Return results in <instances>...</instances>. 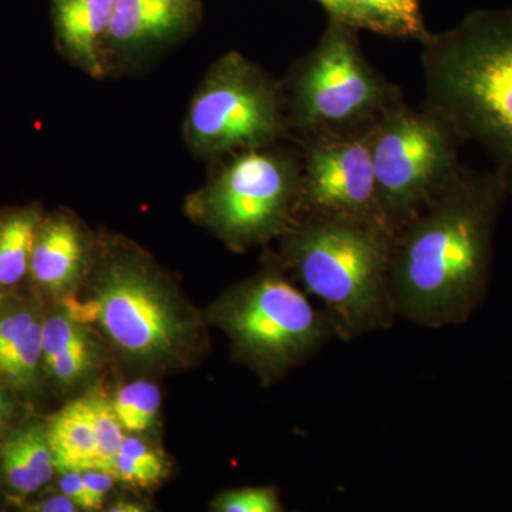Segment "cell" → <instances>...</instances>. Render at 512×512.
<instances>
[{
    "instance_id": "e0dca14e",
    "label": "cell",
    "mask_w": 512,
    "mask_h": 512,
    "mask_svg": "<svg viewBox=\"0 0 512 512\" xmlns=\"http://www.w3.org/2000/svg\"><path fill=\"white\" fill-rule=\"evenodd\" d=\"M353 26L377 35L424 43L431 33L420 0H348Z\"/></svg>"
},
{
    "instance_id": "4fadbf2b",
    "label": "cell",
    "mask_w": 512,
    "mask_h": 512,
    "mask_svg": "<svg viewBox=\"0 0 512 512\" xmlns=\"http://www.w3.org/2000/svg\"><path fill=\"white\" fill-rule=\"evenodd\" d=\"M89 256V238L76 218L67 212L47 215L37 229L29 282L37 293L63 298L82 278Z\"/></svg>"
},
{
    "instance_id": "8992f818",
    "label": "cell",
    "mask_w": 512,
    "mask_h": 512,
    "mask_svg": "<svg viewBox=\"0 0 512 512\" xmlns=\"http://www.w3.org/2000/svg\"><path fill=\"white\" fill-rule=\"evenodd\" d=\"M284 271L274 262L228 292L212 312L239 359L265 382L308 362L336 338L326 312L315 308Z\"/></svg>"
},
{
    "instance_id": "83f0119b",
    "label": "cell",
    "mask_w": 512,
    "mask_h": 512,
    "mask_svg": "<svg viewBox=\"0 0 512 512\" xmlns=\"http://www.w3.org/2000/svg\"><path fill=\"white\" fill-rule=\"evenodd\" d=\"M111 512H140L144 511V508H140V505L134 503H128V501H120V503H116L111 505L109 508Z\"/></svg>"
},
{
    "instance_id": "277c9868",
    "label": "cell",
    "mask_w": 512,
    "mask_h": 512,
    "mask_svg": "<svg viewBox=\"0 0 512 512\" xmlns=\"http://www.w3.org/2000/svg\"><path fill=\"white\" fill-rule=\"evenodd\" d=\"M281 87L296 144L363 136L404 103L400 87L367 62L359 29L332 19Z\"/></svg>"
},
{
    "instance_id": "5bb4252c",
    "label": "cell",
    "mask_w": 512,
    "mask_h": 512,
    "mask_svg": "<svg viewBox=\"0 0 512 512\" xmlns=\"http://www.w3.org/2000/svg\"><path fill=\"white\" fill-rule=\"evenodd\" d=\"M116 0H50L56 39L64 56L94 79L109 72L106 39Z\"/></svg>"
},
{
    "instance_id": "7a4b0ae2",
    "label": "cell",
    "mask_w": 512,
    "mask_h": 512,
    "mask_svg": "<svg viewBox=\"0 0 512 512\" xmlns=\"http://www.w3.org/2000/svg\"><path fill=\"white\" fill-rule=\"evenodd\" d=\"M421 46L424 106L483 148L512 195V9L468 13Z\"/></svg>"
},
{
    "instance_id": "9a60e30c",
    "label": "cell",
    "mask_w": 512,
    "mask_h": 512,
    "mask_svg": "<svg viewBox=\"0 0 512 512\" xmlns=\"http://www.w3.org/2000/svg\"><path fill=\"white\" fill-rule=\"evenodd\" d=\"M57 471L89 470L99 464V446L89 397L74 400L47 420Z\"/></svg>"
},
{
    "instance_id": "52a82bcc",
    "label": "cell",
    "mask_w": 512,
    "mask_h": 512,
    "mask_svg": "<svg viewBox=\"0 0 512 512\" xmlns=\"http://www.w3.org/2000/svg\"><path fill=\"white\" fill-rule=\"evenodd\" d=\"M184 137L194 156L210 163L288 140L281 83L242 53H227L194 93Z\"/></svg>"
},
{
    "instance_id": "4316f807",
    "label": "cell",
    "mask_w": 512,
    "mask_h": 512,
    "mask_svg": "<svg viewBox=\"0 0 512 512\" xmlns=\"http://www.w3.org/2000/svg\"><path fill=\"white\" fill-rule=\"evenodd\" d=\"M328 13L329 19L353 26L348 0H316ZM355 28V26H353Z\"/></svg>"
},
{
    "instance_id": "7c38bea8",
    "label": "cell",
    "mask_w": 512,
    "mask_h": 512,
    "mask_svg": "<svg viewBox=\"0 0 512 512\" xmlns=\"http://www.w3.org/2000/svg\"><path fill=\"white\" fill-rule=\"evenodd\" d=\"M35 296L0 295V383L29 402L45 382L43 322Z\"/></svg>"
},
{
    "instance_id": "ffe728a7",
    "label": "cell",
    "mask_w": 512,
    "mask_h": 512,
    "mask_svg": "<svg viewBox=\"0 0 512 512\" xmlns=\"http://www.w3.org/2000/svg\"><path fill=\"white\" fill-rule=\"evenodd\" d=\"M96 359V350L89 336L55 356L43 360L46 379L62 389H69L90 372Z\"/></svg>"
},
{
    "instance_id": "ac0fdd59",
    "label": "cell",
    "mask_w": 512,
    "mask_h": 512,
    "mask_svg": "<svg viewBox=\"0 0 512 512\" xmlns=\"http://www.w3.org/2000/svg\"><path fill=\"white\" fill-rule=\"evenodd\" d=\"M167 471V463L160 453L134 436L124 437L111 468L116 480L136 487L160 483L167 476Z\"/></svg>"
},
{
    "instance_id": "484cf974",
    "label": "cell",
    "mask_w": 512,
    "mask_h": 512,
    "mask_svg": "<svg viewBox=\"0 0 512 512\" xmlns=\"http://www.w3.org/2000/svg\"><path fill=\"white\" fill-rule=\"evenodd\" d=\"M26 510L37 512H74L79 510V505L74 503L72 498L60 493L40 498L36 503L28 504Z\"/></svg>"
},
{
    "instance_id": "6da1fadb",
    "label": "cell",
    "mask_w": 512,
    "mask_h": 512,
    "mask_svg": "<svg viewBox=\"0 0 512 512\" xmlns=\"http://www.w3.org/2000/svg\"><path fill=\"white\" fill-rule=\"evenodd\" d=\"M494 171L457 177L394 234L390 286L396 315L420 328L461 325L490 289L494 234L505 198Z\"/></svg>"
},
{
    "instance_id": "9c48e42d",
    "label": "cell",
    "mask_w": 512,
    "mask_h": 512,
    "mask_svg": "<svg viewBox=\"0 0 512 512\" xmlns=\"http://www.w3.org/2000/svg\"><path fill=\"white\" fill-rule=\"evenodd\" d=\"M90 301L107 338L136 362H170L190 346V316L140 255L111 252Z\"/></svg>"
},
{
    "instance_id": "ba28073f",
    "label": "cell",
    "mask_w": 512,
    "mask_h": 512,
    "mask_svg": "<svg viewBox=\"0 0 512 512\" xmlns=\"http://www.w3.org/2000/svg\"><path fill=\"white\" fill-rule=\"evenodd\" d=\"M370 154L377 197L394 234L419 215L463 164L461 141L433 110L406 103L390 111L370 131Z\"/></svg>"
},
{
    "instance_id": "30bf717a",
    "label": "cell",
    "mask_w": 512,
    "mask_h": 512,
    "mask_svg": "<svg viewBox=\"0 0 512 512\" xmlns=\"http://www.w3.org/2000/svg\"><path fill=\"white\" fill-rule=\"evenodd\" d=\"M369 137L367 133L298 144L302 154L298 217L352 218L392 231L377 197Z\"/></svg>"
},
{
    "instance_id": "44dd1931",
    "label": "cell",
    "mask_w": 512,
    "mask_h": 512,
    "mask_svg": "<svg viewBox=\"0 0 512 512\" xmlns=\"http://www.w3.org/2000/svg\"><path fill=\"white\" fill-rule=\"evenodd\" d=\"M90 409H92L94 429L97 434V446H99V464L97 468L111 473L114 458L119 453L123 443L124 429L120 420L114 413L113 404L104 397H89Z\"/></svg>"
},
{
    "instance_id": "7402d4cb",
    "label": "cell",
    "mask_w": 512,
    "mask_h": 512,
    "mask_svg": "<svg viewBox=\"0 0 512 512\" xmlns=\"http://www.w3.org/2000/svg\"><path fill=\"white\" fill-rule=\"evenodd\" d=\"M212 508L220 512H281L284 505L274 487H247L225 491Z\"/></svg>"
},
{
    "instance_id": "d6986e66",
    "label": "cell",
    "mask_w": 512,
    "mask_h": 512,
    "mask_svg": "<svg viewBox=\"0 0 512 512\" xmlns=\"http://www.w3.org/2000/svg\"><path fill=\"white\" fill-rule=\"evenodd\" d=\"M114 413L128 433H143L153 426L161 407V392L148 380H134L117 392Z\"/></svg>"
},
{
    "instance_id": "cb8c5ba5",
    "label": "cell",
    "mask_w": 512,
    "mask_h": 512,
    "mask_svg": "<svg viewBox=\"0 0 512 512\" xmlns=\"http://www.w3.org/2000/svg\"><path fill=\"white\" fill-rule=\"evenodd\" d=\"M20 399L0 383V439L19 423Z\"/></svg>"
},
{
    "instance_id": "603a6c76",
    "label": "cell",
    "mask_w": 512,
    "mask_h": 512,
    "mask_svg": "<svg viewBox=\"0 0 512 512\" xmlns=\"http://www.w3.org/2000/svg\"><path fill=\"white\" fill-rule=\"evenodd\" d=\"M83 471L84 495H86V504L84 510L97 511L103 508L104 500L110 493L116 477L107 470L100 468H89Z\"/></svg>"
},
{
    "instance_id": "5b68a950",
    "label": "cell",
    "mask_w": 512,
    "mask_h": 512,
    "mask_svg": "<svg viewBox=\"0 0 512 512\" xmlns=\"http://www.w3.org/2000/svg\"><path fill=\"white\" fill-rule=\"evenodd\" d=\"M301 184L299 146L255 148L220 161L207 185L192 195L188 210L227 247L244 251L291 228Z\"/></svg>"
},
{
    "instance_id": "8fae6325",
    "label": "cell",
    "mask_w": 512,
    "mask_h": 512,
    "mask_svg": "<svg viewBox=\"0 0 512 512\" xmlns=\"http://www.w3.org/2000/svg\"><path fill=\"white\" fill-rule=\"evenodd\" d=\"M201 0H116L106 39L107 64L178 42L198 25Z\"/></svg>"
},
{
    "instance_id": "3957f363",
    "label": "cell",
    "mask_w": 512,
    "mask_h": 512,
    "mask_svg": "<svg viewBox=\"0 0 512 512\" xmlns=\"http://www.w3.org/2000/svg\"><path fill=\"white\" fill-rule=\"evenodd\" d=\"M278 261L315 296L336 338L352 342L392 328L394 232L328 215H299L282 235Z\"/></svg>"
},
{
    "instance_id": "2e32d148",
    "label": "cell",
    "mask_w": 512,
    "mask_h": 512,
    "mask_svg": "<svg viewBox=\"0 0 512 512\" xmlns=\"http://www.w3.org/2000/svg\"><path fill=\"white\" fill-rule=\"evenodd\" d=\"M43 217L36 205L0 214V295L16 293L29 281L33 245Z\"/></svg>"
},
{
    "instance_id": "d4e9b609",
    "label": "cell",
    "mask_w": 512,
    "mask_h": 512,
    "mask_svg": "<svg viewBox=\"0 0 512 512\" xmlns=\"http://www.w3.org/2000/svg\"><path fill=\"white\" fill-rule=\"evenodd\" d=\"M62 477L59 480L60 493L72 498L79 508L84 510L86 504V495H84V481L82 470H64L59 471Z\"/></svg>"
}]
</instances>
